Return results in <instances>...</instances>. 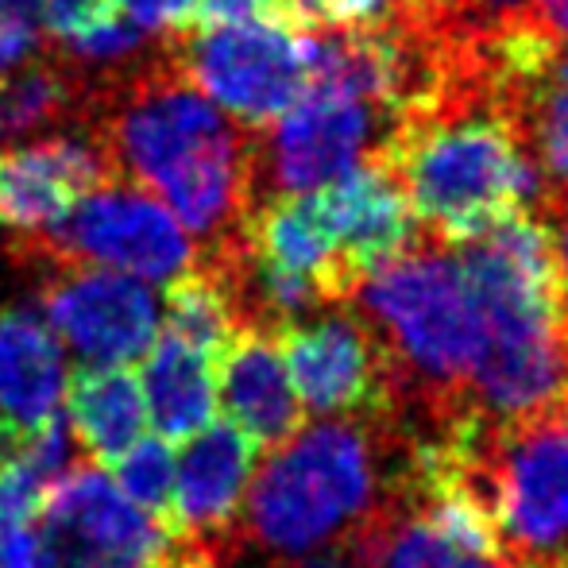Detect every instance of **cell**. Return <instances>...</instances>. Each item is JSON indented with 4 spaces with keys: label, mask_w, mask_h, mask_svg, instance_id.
I'll use <instances>...</instances> for the list:
<instances>
[{
    "label": "cell",
    "mask_w": 568,
    "mask_h": 568,
    "mask_svg": "<svg viewBox=\"0 0 568 568\" xmlns=\"http://www.w3.org/2000/svg\"><path fill=\"white\" fill-rule=\"evenodd\" d=\"M182 74L236 124L267 128L314 78V39L278 20H236L171 31Z\"/></svg>",
    "instance_id": "cell-5"
},
{
    "label": "cell",
    "mask_w": 568,
    "mask_h": 568,
    "mask_svg": "<svg viewBox=\"0 0 568 568\" xmlns=\"http://www.w3.org/2000/svg\"><path fill=\"white\" fill-rule=\"evenodd\" d=\"M120 8L132 23L166 36V31H186L194 23L197 0H120Z\"/></svg>",
    "instance_id": "cell-23"
},
{
    "label": "cell",
    "mask_w": 568,
    "mask_h": 568,
    "mask_svg": "<svg viewBox=\"0 0 568 568\" xmlns=\"http://www.w3.org/2000/svg\"><path fill=\"white\" fill-rule=\"evenodd\" d=\"M105 159L90 135H51L28 148L0 151V225L20 240L43 236L67 213L109 182Z\"/></svg>",
    "instance_id": "cell-12"
},
{
    "label": "cell",
    "mask_w": 568,
    "mask_h": 568,
    "mask_svg": "<svg viewBox=\"0 0 568 568\" xmlns=\"http://www.w3.org/2000/svg\"><path fill=\"white\" fill-rule=\"evenodd\" d=\"M538 221L549 232V247H554L557 263V283H561V322L568 329V194H549L534 202Z\"/></svg>",
    "instance_id": "cell-22"
},
{
    "label": "cell",
    "mask_w": 568,
    "mask_h": 568,
    "mask_svg": "<svg viewBox=\"0 0 568 568\" xmlns=\"http://www.w3.org/2000/svg\"><path fill=\"white\" fill-rule=\"evenodd\" d=\"M310 197L352 286L414 240L410 202L375 151Z\"/></svg>",
    "instance_id": "cell-11"
},
{
    "label": "cell",
    "mask_w": 568,
    "mask_h": 568,
    "mask_svg": "<svg viewBox=\"0 0 568 568\" xmlns=\"http://www.w3.org/2000/svg\"><path fill=\"white\" fill-rule=\"evenodd\" d=\"M174 445L163 437H140L120 460H113V484L132 499L143 515L171 523V495H174Z\"/></svg>",
    "instance_id": "cell-19"
},
{
    "label": "cell",
    "mask_w": 568,
    "mask_h": 568,
    "mask_svg": "<svg viewBox=\"0 0 568 568\" xmlns=\"http://www.w3.org/2000/svg\"><path fill=\"white\" fill-rule=\"evenodd\" d=\"M67 395V359L51 325L31 310L0 314V422L36 434L59 418Z\"/></svg>",
    "instance_id": "cell-15"
},
{
    "label": "cell",
    "mask_w": 568,
    "mask_h": 568,
    "mask_svg": "<svg viewBox=\"0 0 568 568\" xmlns=\"http://www.w3.org/2000/svg\"><path fill=\"white\" fill-rule=\"evenodd\" d=\"M298 403L325 418H387V359L364 322L325 314L275 333Z\"/></svg>",
    "instance_id": "cell-10"
},
{
    "label": "cell",
    "mask_w": 568,
    "mask_h": 568,
    "mask_svg": "<svg viewBox=\"0 0 568 568\" xmlns=\"http://www.w3.org/2000/svg\"><path fill=\"white\" fill-rule=\"evenodd\" d=\"M67 429L98 464L120 460L148 429L143 390L128 367H85L67 379Z\"/></svg>",
    "instance_id": "cell-17"
},
{
    "label": "cell",
    "mask_w": 568,
    "mask_h": 568,
    "mask_svg": "<svg viewBox=\"0 0 568 568\" xmlns=\"http://www.w3.org/2000/svg\"><path fill=\"white\" fill-rule=\"evenodd\" d=\"M255 445L232 422L205 426L174 456L171 530L194 541H244L240 510L252 484Z\"/></svg>",
    "instance_id": "cell-13"
},
{
    "label": "cell",
    "mask_w": 568,
    "mask_h": 568,
    "mask_svg": "<svg viewBox=\"0 0 568 568\" xmlns=\"http://www.w3.org/2000/svg\"><path fill=\"white\" fill-rule=\"evenodd\" d=\"M20 260H39L47 267H101L120 271L140 283H171L197 267L190 232L174 213L128 179H109L93 186L62 225L43 236L16 240Z\"/></svg>",
    "instance_id": "cell-4"
},
{
    "label": "cell",
    "mask_w": 568,
    "mask_h": 568,
    "mask_svg": "<svg viewBox=\"0 0 568 568\" xmlns=\"http://www.w3.org/2000/svg\"><path fill=\"white\" fill-rule=\"evenodd\" d=\"M387 429L383 418H325L271 449L247 487L240 538L263 554L294 561L302 554L348 538L364 523L395 510L379 499Z\"/></svg>",
    "instance_id": "cell-2"
},
{
    "label": "cell",
    "mask_w": 568,
    "mask_h": 568,
    "mask_svg": "<svg viewBox=\"0 0 568 568\" xmlns=\"http://www.w3.org/2000/svg\"><path fill=\"white\" fill-rule=\"evenodd\" d=\"M148 422L163 442H186L205 429L217 410V356L210 348L163 333L143 356L140 375Z\"/></svg>",
    "instance_id": "cell-16"
},
{
    "label": "cell",
    "mask_w": 568,
    "mask_h": 568,
    "mask_svg": "<svg viewBox=\"0 0 568 568\" xmlns=\"http://www.w3.org/2000/svg\"><path fill=\"white\" fill-rule=\"evenodd\" d=\"M390 132L379 105L337 85L310 82L278 120L255 132V205L283 194H314L372 155Z\"/></svg>",
    "instance_id": "cell-6"
},
{
    "label": "cell",
    "mask_w": 568,
    "mask_h": 568,
    "mask_svg": "<svg viewBox=\"0 0 568 568\" xmlns=\"http://www.w3.org/2000/svg\"><path fill=\"white\" fill-rule=\"evenodd\" d=\"M495 78L538 197L568 194V43L538 16L491 28Z\"/></svg>",
    "instance_id": "cell-8"
},
{
    "label": "cell",
    "mask_w": 568,
    "mask_h": 568,
    "mask_svg": "<svg viewBox=\"0 0 568 568\" xmlns=\"http://www.w3.org/2000/svg\"><path fill=\"white\" fill-rule=\"evenodd\" d=\"M534 12L554 36H561L568 43V0H534Z\"/></svg>",
    "instance_id": "cell-28"
},
{
    "label": "cell",
    "mask_w": 568,
    "mask_h": 568,
    "mask_svg": "<svg viewBox=\"0 0 568 568\" xmlns=\"http://www.w3.org/2000/svg\"><path fill=\"white\" fill-rule=\"evenodd\" d=\"M217 403L229 422L255 445L271 453L302 429V403L291 387L275 333L236 329L217 352Z\"/></svg>",
    "instance_id": "cell-14"
},
{
    "label": "cell",
    "mask_w": 568,
    "mask_h": 568,
    "mask_svg": "<svg viewBox=\"0 0 568 568\" xmlns=\"http://www.w3.org/2000/svg\"><path fill=\"white\" fill-rule=\"evenodd\" d=\"M375 155L395 171L422 232L442 244L479 236L538 202V174L487 62L460 67L437 98L398 116Z\"/></svg>",
    "instance_id": "cell-1"
},
{
    "label": "cell",
    "mask_w": 568,
    "mask_h": 568,
    "mask_svg": "<svg viewBox=\"0 0 568 568\" xmlns=\"http://www.w3.org/2000/svg\"><path fill=\"white\" fill-rule=\"evenodd\" d=\"M395 12V0H329V28H367Z\"/></svg>",
    "instance_id": "cell-26"
},
{
    "label": "cell",
    "mask_w": 568,
    "mask_h": 568,
    "mask_svg": "<svg viewBox=\"0 0 568 568\" xmlns=\"http://www.w3.org/2000/svg\"><path fill=\"white\" fill-rule=\"evenodd\" d=\"M39 36V0H0V74L23 62Z\"/></svg>",
    "instance_id": "cell-21"
},
{
    "label": "cell",
    "mask_w": 568,
    "mask_h": 568,
    "mask_svg": "<svg viewBox=\"0 0 568 568\" xmlns=\"http://www.w3.org/2000/svg\"><path fill=\"white\" fill-rule=\"evenodd\" d=\"M460 568H518V565H510L507 557H464Z\"/></svg>",
    "instance_id": "cell-30"
},
{
    "label": "cell",
    "mask_w": 568,
    "mask_h": 568,
    "mask_svg": "<svg viewBox=\"0 0 568 568\" xmlns=\"http://www.w3.org/2000/svg\"><path fill=\"white\" fill-rule=\"evenodd\" d=\"M437 445L468 471L510 565L568 568V398Z\"/></svg>",
    "instance_id": "cell-3"
},
{
    "label": "cell",
    "mask_w": 568,
    "mask_h": 568,
    "mask_svg": "<svg viewBox=\"0 0 568 568\" xmlns=\"http://www.w3.org/2000/svg\"><path fill=\"white\" fill-rule=\"evenodd\" d=\"M39 523V568H151L171 541V526L124 499L98 464H70Z\"/></svg>",
    "instance_id": "cell-7"
},
{
    "label": "cell",
    "mask_w": 568,
    "mask_h": 568,
    "mask_svg": "<svg viewBox=\"0 0 568 568\" xmlns=\"http://www.w3.org/2000/svg\"><path fill=\"white\" fill-rule=\"evenodd\" d=\"M236 20H275V0H197L190 28H213V23Z\"/></svg>",
    "instance_id": "cell-24"
},
{
    "label": "cell",
    "mask_w": 568,
    "mask_h": 568,
    "mask_svg": "<svg viewBox=\"0 0 568 568\" xmlns=\"http://www.w3.org/2000/svg\"><path fill=\"white\" fill-rule=\"evenodd\" d=\"M275 20L298 31L329 28V0H275Z\"/></svg>",
    "instance_id": "cell-27"
},
{
    "label": "cell",
    "mask_w": 568,
    "mask_h": 568,
    "mask_svg": "<svg viewBox=\"0 0 568 568\" xmlns=\"http://www.w3.org/2000/svg\"><path fill=\"white\" fill-rule=\"evenodd\" d=\"M120 16V0H39V23L54 43H74Z\"/></svg>",
    "instance_id": "cell-20"
},
{
    "label": "cell",
    "mask_w": 568,
    "mask_h": 568,
    "mask_svg": "<svg viewBox=\"0 0 568 568\" xmlns=\"http://www.w3.org/2000/svg\"><path fill=\"white\" fill-rule=\"evenodd\" d=\"M90 78L70 62L67 51L36 54L12 74H0V143L82 124Z\"/></svg>",
    "instance_id": "cell-18"
},
{
    "label": "cell",
    "mask_w": 568,
    "mask_h": 568,
    "mask_svg": "<svg viewBox=\"0 0 568 568\" xmlns=\"http://www.w3.org/2000/svg\"><path fill=\"white\" fill-rule=\"evenodd\" d=\"M43 314L90 367H128L148 356L159 329V302L148 283L101 267H51Z\"/></svg>",
    "instance_id": "cell-9"
},
{
    "label": "cell",
    "mask_w": 568,
    "mask_h": 568,
    "mask_svg": "<svg viewBox=\"0 0 568 568\" xmlns=\"http://www.w3.org/2000/svg\"><path fill=\"white\" fill-rule=\"evenodd\" d=\"M398 8H410V12H422V16H445L453 8H460L464 0H395Z\"/></svg>",
    "instance_id": "cell-29"
},
{
    "label": "cell",
    "mask_w": 568,
    "mask_h": 568,
    "mask_svg": "<svg viewBox=\"0 0 568 568\" xmlns=\"http://www.w3.org/2000/svg\"><path fill=\"white\" fill-rule=\"evenodd\" d=\"M464 16L476 28H503V23L526 20L534 12V0H464Z\"/></svg>",
    "instance_id": "cell-25"
}]
</instances>
